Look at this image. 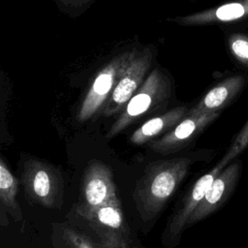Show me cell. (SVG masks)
I'll return each instance as SVG.
<instances>
[{"mask_svg": "<svg viewBox=\"0 0 248 248\" xmlns=\"http://www.w3.org/2000/svg\"><path fill=\"white\" fill-rule=\"evenodd\" d=\"M58 228L60 248H98L92 240L81 232L65 226V224L59 225Z\"/></svg>", "mask_w": 248, "mask_h": 248, "instance_id": "obj_16", "label": "cell"}, {"mask_svg": "<svg viewBox=\"0 0 248 248\" xmlns=\"http://www.w3.org/2000/svg\"><path fill=\"white\" fill-rule=\"evenodd\" d=\"M169 87L165 75L159 70H153L143 81L140 89L127 103L118 118L111 125L107 137H115L141 116L165 103L168 99Z\"/></svg>", "mask_w": 248, "mask_h": 248, "instance_id": "obj_3", "label": "cell"}, {"mask_svg": "<svg viewBox=\"0 0 248 248\" xmlns=\"http://www.w3.org/2000/svg\"><path fill=\"white\" fill-rule=\"evenodd\" d=\"M242 170V163L235 159L230 163L214 179L203 199L195 209L187 222V227L205 219L217 211L230 199L239 180Z\"/></svg>", "mask_w": 248, "mask_h": 248, "instance_id": "obj_9", "label": "cell"}, {"mask_svg": "<svg viewBox=\"0 0 248 248\" xmlns=\"http://www.w3.org/2000/svg\"><path fill=\"white\" fill-rule=\"evenodd\" d=\"M220 113L187 112L186 116L163 137L149 143V147L156 153L170 154L184 148L197 138Z\"/></svg>", "mask_w": 248, "mask_h": 248, "instance_id": "obj_10", "label": "cell"}, {"mask_svg": "<svg viewBox=\"0 0 248 248\" xmlns=\"http://www.w3.org/2000/svg\"><path fill=\"white\" fill-rule=\"evenodd\" d=\"M18 179L13 174L4 158L0 159V202L2 212L9 213L15 221H22L23 214L16 200Z\"/></svg>", "mask_w": 248, "mask_h": 248, "instance_id": "obj_14", "label": "cell"}, {"mask_svg": "<svg viewBox=\"0 0 248 248\" xmlns=\"http://www.w3.org/2000/svg\"><path fill=\"white\" fill-rule=\"evenodd\" d=\"M227 46L232 57L248 71V33L232 32L229 34Z\"/></svg>", "mask_w": 248, "mask_h": 248, "instance_id": "obj_15", "label": "cell"}, {"mask_svg": "<svg viewBox=\"0 0 248 248\" xmlns=\"http://www.w3.org/2000/svg\"><path fill=\"white\" fill-rule=\"evenodd\" d=\"M152 62V53L149 49L135 50L131 60L120 75L117 84L103 111L105 116L122 112L135 93L143 83Z\"/></svg>", "mask_w": 248, "mask_h": 248, "instance_id": "obj_7", "label": "cell"}, {"mask_svg": "<svg viewBox=\"0 0 248 248\" xmlns=\"http://www.w3.org/2000/svg\"><path fill=\"white\" fill-rule=\"evenodd\" d=\"M229 164L230 163H228L224 158H221V160L209 171L204 173L194 183L182 198L178 208H176L170 216L165 230V240H168L169 242L179 240L182 232L187 227L189 218L203 199L208 188L218 174Z\"/></svg>", "mask_w": 248, "mask_h": 248, "instance_id": "obj_8", "label": "cell"}, {"mask_svg": "<svg viewBox=\"0 0 248 248\" xmlns=\"http://www.w3.org/2000/svg\"><path fill=\"white\" fill-rule=\"evenodd\" d=\"M117 195L112 170L102 161L92 160L85 167L77 213L81 214L101 206Z\"/></svg>", "mask_w": 248, "mask_h": 248, "instance_id": "obj_6", "label": "cell"}, {"mask_svg": "<svg viewBox=\"0 0 248 248\" xmlns=\"http://www.w3.org/2000/svg\"><path fill=\"white\" fill-rule=\"evenodd\" d=\"M134 52L135 50H130L118 54L98 72L78 110L77 118L79 122L88 121L104 111Z\"/></svg>", "mask_w": 248, "mask_h": 248, "instance_id": "obj_4", "label": "cell"}, {"mask_svg": "<svg viewBox=\"0 0 248 248\" xmlns=\"http://www.w3.org/2000/svg\"><path fill=\"white\" fill-rule=\"evenodd\" d=\"M248 83V75L234 74L211 87L188 112L221 113L244 90Z\"/></svg>", "mask_w": 248, "mask_h": 248, "instance_id": "obj_11", "label": "cell"}, {"mask_svg": "<svg viewBox=\"0 0 248 248\" xmlns=\"http://www.w3.org/2000/svg\"><path fill=\"white\" fill-rule=\"evenodd\" d=\"M78 215L88 223L103 248L127 247L129 229L117 195L105 204Z\"/></svg>", "mask_w": 248, "mask_h": 248, "instance_id": "obj_5", "label": "cell"}, {"mask_svg": "<svg viewBox=\"0 0 248 248\" xmlns=\"http://www.w3.org/2000/svg\"><path fill=\"white\" fill-rule=\"evenodd\" d=\"M134 248H138V247H134Z\"/></svg>", "mask_w": 248, "mask_h": 248, "instance_id": "obj_19", "label": "cell"}, {"mask_svg": "<svg viewBox=\"0 0 248 248\" xmlns=\"http://www.w3.org/2000/svg\"><path fill=\"white\" fill-rule=\"evenodd\" d=\"M192 160L177 157L148 164L133 192L136 208L143 221L158 216L187 175Z\"/></svg>", "mask_w": 248, "mask_h": 248, "instance_id": "obj_1", "label": "cell"}, {"mask_svg": "<svg viewBox=\"0 0 248 248\" xmlns=\"http://www.w3.org/2000/svg\"><path fill=\"white\" fill-rule=\"evenodd\" d=\"M187 114L186 107H176L172 109L153 117L144 122L139 129H137L130 138L132 143L141 145L163 134L166 131H170L175 127Z\"/></svg>", "mask_w": 248, "mask_h": 248, "instance_id": "obj_13", "label": "cell"}, {"mask_svg": "<svg viewBox=\"0 0 248 248\" xmlns=\"http://www.w3.org/2000/svg\"><path fill=\"white\" fill-rule=\"evenodd\" d=\"M20 180L29 203L49 209L61 207L63 177L55 166L46 161L30 158L23 165Z\"/></svg>", "mask_w": 248, "mask_h": 248, "instance_id": "obj_2", "label": "cell"}, {"mask_svg": "<svg viewBox=\"0 0 248 248\" xmlns=\"http://www.w3.org/2000/svg\"><path fill=\"white\" fill-rule=\"evenodd\" d=\"M67 5H72V6H82L91 0H61Z\"/></svg>", "mask_w": 248, "mask_h": 248, "instance_id": "obj_18", "label": "cell"}, {"mask_svg": "<svg viewBox=\"0 0 248 248\" xmlns=\"http://www.w3.org/2000/svg\"><path fill=\"white\" fill-rule=\"evenodd\" d=\"M247 148H248V119L246 120L243 127L239 130V132L235 135V137L232 140L223 158H225L229 163H232Z\"/></svg>", "mask_w": 248, "mask_h": 248, "instance_id": "obj_17", "label": "cell"}, {"mask_svg": "<svg viewBox=\"0 0 248 248\" xmlns=\"http://www.w3.org/2000/svg\"><path fill=\"white\" fill-rule=\"evenodd\" d=\"M183 25L240 24L248 25V0H231L217 7L175 18Z\"/></svg>", "mask_w": 248, "mask_h": 248, "instance_id": "obj_12", "label": "cell"}]
</instances>
